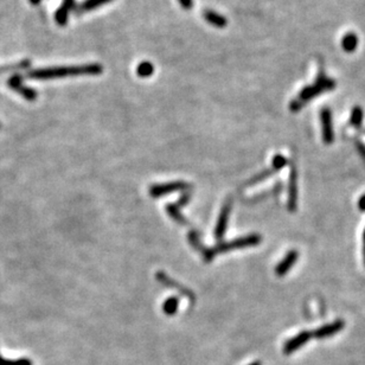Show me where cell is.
Segmentation results:
<instances>
[{
    "label": "cell",
    "instance_id": "cell-1",
    "mask_svg": "<svg viewBox=\"0 0 365 365\" xmlns=\"http://www.w3.org/2000/svg\"><path fill=\"white\" fill-rule=\"evenodd\" d=\"M102 72L100 64H85L76 66H59V68L38 69L30 72V78L37 80H49L75 75H99Z\"/></svg>",
    "mask_w": 365,
    "mask_h": 365
},
{
    "label": "cell",
    "instance_id": "cell-2",
    "mask_svg": "<svg viewBox=\"0 0 365 365\" xmlns=\"http://www.w3.org/2000/svg\"><path fill=\"white\" fill-rule=\"evenodd\" d=\"M333 88H336V81H333L332 79L327 78L323 70H320L319 74H318L316 83L312 86L305 87V88L300 92L298 99L290 102V110L294 113L299 112V110L303 108L305 103H307L310 100H312L314 96L320 95V94L324 92H330V90H333Z\"/></svg>",
    "mask_w": 365,
    "mask_h": 365
},
{
    "label": "cell",
    "instance_id": "cell-3",
    "mask_svg": "<svg viewBox=\"0 0 365 365\" xmlns=\"http://www.w3.org/2000/svg\"><path fill=\"white\" fill-rule=\"evenodd\" d=\"M261 242V236L256 235V234H253V235H249V236H244V237H241V239H236L232 241V242H223L218 244V246H216L215 248H212V249H210L211 254H212V256L215 257L216 254L218 253H226V252H229V250L232 249H237V248H246V247H252V246H256V244H259Z\"/></svg>",
    "mask_w": 365,
    "mask_h": 365
},
{
    "label": "cell",
    "instance_id": "cell-4",
    "mask_svg": "<svg viewBox=\"0 0 365 365\" xmlns=\"http://www.w3.org/2000/svg\"><path fill=\"white\" fill-rule=\"evenodd\" d=\"M190 185L187 183L183 182H173V183H167V184H160V185H153L150 187V195L151 197H155V198H158V197L169 195L171 192H175V191H184L189 190Z\"/></svg>",
    "mask_w": 365,
    "mask_h": 365
},
{
    "label": "cell",
    "instance_id": "cell-5",
    "mask_svg": "<svg viewBox=\"0 0 365 365\" xmlns=\"http://www.w3.org/2000/svg\"><path fill=\"white\" fill-rule=\"evenodd\" d=\"M321 130L325 143H332L334 140V132L332 127V113L329 108H323L320 112Z\"/></svg>",
    "mask_w": 365,
    "mask_h": 365
},
{
    "label": "cell",
    "instance_id": "cell-6",
    "mask_svg": "<svg viewBox=\"0 0 365 365\" xmlns=\"http://www.w3.org/2000/svg\"><path fill=\"white\" fill-rule=\"evenodd\" d=\"M298 207V172L296 166H292L288 185V210L294 212Z\"/></svg>",
    "mask_w": 365,
    "mask_h": 365
},
{
    "label": "cell",
    "instance_id": "cell-7",
    "mask_svg": "<svg viewBox=\"0 0 365 365\" xmlns=\"http://www.w3.org/2000/svg\"><path fill=\"white\" fill-rule=\"evenodd\" d=\"M311 337H313V334L309 332V331H303L298 336L290 338L289 340L284 344L283 346V352L289 354L294 352V351L299 350L303 345H305L311 339Z\"/></svg>",
    "mask_w": 365,
    "mask_h": 365
},
{
    "label": "cell",
    "instance_id": "cell-8",
    "mask_svg": "<svg viewBox=\"0 0 365 365\" xmlns=\"http://www.w3.org/2000/svg\"><path fill=\"white\" fill-rule=\"evenodd\" d=\"M232 199H228L222 207V211H221V215L218 218V222H217L216 229H215V236L217 240H221L224 236V233H226L228 220H229L230 211H232Z\"/></svg>",
    "mask_w": 365,
    "mask_h": 365
},
{
    "label": "cell",
    "instance_id": "cell-9",
    "mask_svg": "<svg viewBox=\"0 0 365 365\" xmlns=\"http://www.w3.org/2000/svg\"><path fill=\"white\" fill-rule=\"evenodd\" d=\"M345 323L343 320H336L333 323L325 325V326H321L320 329H318L316 332H313V337L318 338V339H324V338H329L333 334L340 332L341 330L344 329Z\"/></svg>",
    "mask_w": 365,
    "mask_h": 365
},
{
    "label": "cell",
    "instance_id": "cell-10",
    "mask_svg": "<svg viewBox=\"0 0 365 365\" xmlns=\"http://www.w3.org/2000/svg\"><path fill=\"white\" fill-rule=\"evenodd\" d=\"M298 257H299V253H298L297 250H290V252L283 257V260L276 266L275 268L276 275L277 276L286 275V274L289 272L290 268L294 266V263L298 261Z\"/></svg>",
    "mask_w": 365,
    "mask_h": 365
},
{
    "label": "cell",
    "instance_id": "cell-11",
    "mask_svg": "<svg viewBox=\"0 0 365 365\" xmlns=\"http://www.w3.org/2000/svg\"><path fill=\"white\" fill-rule=\"evenodd\" d=\"M157 279H158L159 282H162L163 284H165V286L176 288V289L178 290V292L184 294V296H186L191 301H195V294L191 292V290L187 289V288L182 286V284H179L178 282H176V281H173L172 279H170V277L167 276L165 273L160 272V273L157 274Z\"/></svg>",
    "mask_w": 365,
    "mask_h": 365
},
{
    "label": "cell",
    "instance_id": "cell-12",
    "mask_svg": "<svg viewBox=\"0 0 365 365\" xmlns=\"http://www.w3.org/2000/svg\"><path fill=\"white\" fill-rule=\"evenodd\" d=\"M9 85L11 86L13 89L17 90V92H18L19 94H22V95L24 96L26 100H29V101H35V100H36L37 93L35 92V90H32L30 88H26V87L23 86L21 79H19L18 76H13V78L10 79Z\"/></svg>",
    "mask_w": 365,
    "mask_h": 365
},
{
    "label": "cell",
    "instance_id": "cell-13",
    "mask_svg": "<svg viewBox=\"0 0 365 365\" xmlns=\"http://www.w3.org/2000/svg\"><path fill=\"white\" fill-rule=\"evenodd\" d=\"M74 0H64L63 2V5L57 10L56 12V21L59 25H65L66 21H68V15L70 9L72 8Z\"/></svg>",
    "mask_w": 365,
    "mask_h": 365
},
{
    "label": "cell",
    "instance_id": "cell-14",
    "mask_svg": "<svg viewBox=\"0 0 365 365\" xmlns=\"http://www.w3.org/2000/svg\"><path fill=\"white\" fill-rule=\"evenodd\" d=\"M204 18L206 19L207 23H210L211 25L216 26V28H224L227 25V19L224 18L222 15H218V13L213 11H205L204 13Z\"/></svg>",
    "mask_w": 365,
    "mask_h": 365
},
{
    "label": "cell",
    "instance_id": "cell-15",
    "mask_svg": "<svg viewBox=\"0 0 365 365\" xmlns=\"http://www.w3.org/2000/svg\"><path fill=\"white\" fill-rule=\"evenodd\" d=\"M358 45V37L354 33H347L341 39V48L346 52H353Z\"/></svg>",
    "mask_w": 365,
    "mask_h": 365
},
{
    "label": "cell",
    "instance_id": "cell-16",
    "mask_svg": "<svg viewBox=\"0 0 365 365\" xmlns=\"http://www.w3.org/2000/svg\"><path fill=\"white\" fill-rule=\"evenodd\" d=\"M363 120H364L363 108L359 106L353 107L352 110H351V118H350L351 125H352L353 127H356V128H359V127L361 126V123H363Z\"/></svg>",
    "mask_w": 365,
    "mask_h": 365
},
{
    "label": "cell",
    "instance_id": "cell-17",
    "mask_svg": "<svg viewBox=\"0 0 365 365\" xmlns=\"http://www.w3.org/2000/svg\"><path fill=\"white\" fill-rule=\"evenodd\" d=\"M180 207H178L176 205V204H170V205L166 206V210H167V213H169L171 218H173L176 221L177 223L179 224H187V221L185 220V217H184L182 213H180Z\"/></svg>",
    "mask_w": 365,
    "mask_h": 365
},
{
    "label": "cell",
    "instance_id": "cell-18",
    "mask_svg": "<svg viewBox=\"0 0 365 365\" xmlns=\"http://www.w3.org/2000/svg\"><path fill=\"white\" fill-rule=\"evenodd\" d=\"M179 300L175 297H171L163 304V311L167 316H173L178 310Z\"/></svg>",
    "mask_w": 365,
    "mask_h": 365
},
{
    "label": "cell",
    "instance_id": "cell-19",
    "mask_svg": "<svg viewBox=\"0 0 365 365\" xmlns=\"http://www.w3.org/2000/svg\"><path fill=\"white\" fill-rule=\"evenodd\" d=\"M109 2H112V0H86V2L82 4L81 9L83 11H90V10H94L105 4H108Z\"/></svg>",
    "mask_w": 365,
    "mask_h": 365
},
{
    "label": "cell",
    "instance_id": "cell-20",
    "mask_svg": "<svg viewBox=\"0 0 365 365\" xmlns=\"http://www.w3.org/2000/svg\"><path fill=\"white\" fill-rule=\"evenodd\" d=\"M187 239H189V242L191 246H192L195 249L197 250H202L203 249V246L202 243H200V237H199V234L196 232V230H191V232L189 233V236H187Z\"/></svg>",
    "mask_w": 365,
    "mask_h": 365
},
{
    "label": "cell",
    "instance_id": "cell-21",
    "mask_svg": "<svg viewBox=\"0 0 365 365\" xmlns=\"http://www.w3.org/2000/svg\"><path fill=\"white\" fill-rule=\"evenodd\" d=\"M136 71H138V75L141 76V78H149L153 74V65L149 62H142L138 66Z\"/></svg>",
    "mask_w": 365,
    "mask_h": 365
},
{
    "label": "cell",
    "instance_id": "cell-22",
    "mask_svg": "<svg viewBox=\"0 0 365 365\" xmlns=\"http://www.w3.org/2000/svg\"><path fill=\"white\" fill-rule=\"evenodd\" d=\"M286 165H287V159L281 155H276L273 158V170L275 171V172L276 171L282 170Z\"/></svg>",
    "mask_w": 365,
    "mask_h": 365
},
{
    "label": "cell",
    "instance_id": "cell-23",
    "mask_svg": "<svg viewBox=\"0 0 365 365\" xmlns=\"http://www.w3.org/2000/svg\"><path fill=\"white\" fill-rule=\"evenodd\" d=\"M274 172H275V171H274L273 169L272 170L263 171V172H261L260 175H257V176L254 177V178L252 180H250L249 183H248V185H254V184H255V183L261 182V180H263V179L268 178V177H270V176H272V173H274Z\"/></svg>",
    "mask_w": 365,
    "mask_h": 365
},
{
    "label": "cell",
    "instance_id": "cell-24",
    "mask_svg": "<svg viewBox=\"0 0 365 365\" xmlns=\"http://www.w3.org/2000/svg\"><path fill=\"white\" fill-rule=\"evenodd\" d=\"M4 365H32V361L29 360V359H25V358H23V359H18V360H6Z\"/></svg>",
    "mask_w": 365,
    "mask_h": 365
},
{
    "label": "cell",
    "instance_id": "cell-25",
    "mask_svg": "<svg viewBox=\"0 0 365 365\" xmlns=\"http://www.w3.org/2000/svg\"><path fill=\"white\" fill-rule=\"evenodd\" d=\"M179 3L180 5H182V8L185 10H190L193 6L192 0H179Z\"/></svg>",
    "mask_w": 365,
    "mask_h": 365
},
{
    "label": "cell",
    "instance_id": "cell-26",
    "mask_svg": "<svg viewBox=\"0 0 365 365\" xmlns=\"http://www.w3.org/2000/svg\"><path fill=\"white\" fill-rule=\"evenodd\" d=\"M358 209L360 211H365V195H363L358 200Z\"/></svg>",
    "mask_w": 365,
    "mask_h": 365
},
{
    "label": "cell",
    "instance_id": "cell-27",
    "mask_svg": "<svg viewBox=\"0 0 365 365\" xmlns=\"http://www.w3.org/2000/svg\"><path fill=\"white\" fill-rule=\"evenodd\" d=\"M357 149H358V151H359V152H360L361 157H363V158L365 159V145H364V143H361V142H357Z\"/></svg>",
    "mask_w": 365,
    "mask_h": 365
},
{
    "label": "cell",
    "instance_id": "cell-28",
    "mask_svg": "<svg viewBox=\"0 0 365 365\" xmlns=\"http://www.w3.org/2000/svg\"><path fill=\"white\" fill-rule=\"evenodd\" d=\"M363 255H364V263H365V230L363 235Z\"/></svg>",
    "mask_w": 365,
    "mask_h": 365
},
{
    "label": "cell",
    "instance_id": "cell-29",
    "mask_svg": "<svg viewBox=\"0 0 365 365\" xmlns=\"http://www.w3.org/2000/svg\"><path fill=\"white\" fill-rule=\"evenodd\" d=\"M30 2H31V3H32V4H35V5H37V4H38V3H39V2H41V0H30Z\"/></svg>",
    "mask_w": 365,
    "mask_h": 365
},
{
    "label": "cell",
    "instance_id": "cell-30",
    "mask_svg": "<svg viewBox=\"0 0 365 365\" xmlns=\"http://www.w3.org/2000/svg\"><path fill=\"white\" fill-rule=\"evenodd\" d=\"M5 359H3V358L2 357H0V365H4L5 364Z\"/></svg>",
    "mask_w": 365,
    "mask_h": 365
},
{
    "label": "cell",
    "instance_id": "cell-31",
    "mask_svg": "<svg viewBox=\"0 0 365 365\" xmlns=\"http://www.w3.org/2000/svg\"><path fill=\"white\" fill-rule=\"evenodd\" d=\"M250 365H261V363H260V361H256V363H253V364H250Z\"/></svg>",
    "mask_w": 365,
    "mask_h": 365
}]
</instances>
